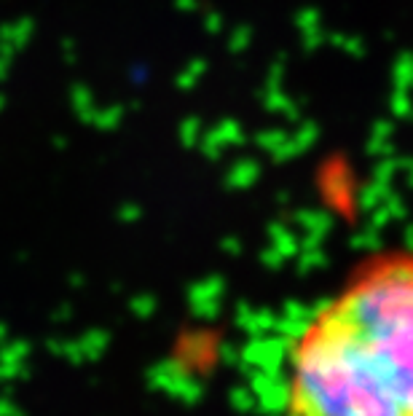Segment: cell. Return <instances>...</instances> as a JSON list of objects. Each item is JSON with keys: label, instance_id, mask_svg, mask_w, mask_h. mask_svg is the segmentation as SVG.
I'll list each match as a JSON object with an SVG mask.
<instances>
[{"label": "cell", "instance_id": "1", "mask_svg": "<svg viewBox=\"0 0 413 416\" xmlns=\"http://www.w3.org/2000/svg\"><path fill=\"white\" fill-rule=\"evenodd\" d=\"M279 416H413V250L362 258L309 315Z\"/></svg>", "mask_w": 413, "mask_h": 416}]
</instances>
